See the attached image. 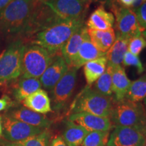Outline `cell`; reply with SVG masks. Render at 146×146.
<instances>
[{
	"instance_id": "cell-41",
	"label": "cell",
	"mask_w": 146,
	"mask_h": 146,
	"mask_svg": "<svg viewBox=\"0 0 146 146\" xmlns=\"http://www.w3.org/2000/svg\"><path fill=\"white\" fill-rule=\"evenodd\" d=\"M142 34H143V36L146 39V30L144 31L143 32V33H142Z\"/></svg>"
},
{
	"instance_id": "cell-33",
	"label": "cell",
	"mask_w": 146,
	"mask_h": 146,
	"mask_svg": "<svg viewBox=\"0 0 146 146\" xmlns=\"http://www.w3.org/2000/svg\"><path fill=\"white\" fill-rule=\"evenodd\" d=\"M118 4L127 8H133L137 0H116Z\"/></svg>"
},
{
	"instance_id": "cell-18",
	"label": "cell",
	"mask_w": 146,
	"mask_h": 146,
	"mask_svg": "<svg viewBox=\"0 0 146 146\" xmlns=\"http://www.w3.org/2000/svg\"><path fill=\"white\" fill-rule=\"evenodd\" d=\"M22 102L27 108L36 113L45 114L52 112L51 100L47 91L43 89L36 91Z\"/></svg>"
},
{
	"instance_id": "cell-2",
	"label": "cell",
	"mask_w": 146,
	"mask_h": 146,
	"mask_svg": "<svg viewBox=\"0 0 146 146\" xmlns=\"http://www.w3.org/2000/svg\"><path fill=\"white\" fill-rule=\"evenodd\" d=\"M39 0H12L0 10V33L23 35Z\"/></svg>"
},
{
	"instance_id": "cell-43",
	"label": "cell",
	"mask_w": 146,
	"mask_h": 146,
	"mask_svg": "<svg viewBox=\"0 0 146 146\" xmlns=\"http://www.w3.org/2000/svg\"><path fill=\"white\" fill-rule=\"evenodd\" d=\"M144 104H145V107H146V98L144 99Z\"/></svg>"
},
{
	"instance_id": "cell-24",
	"label": "cell",
	"mask_w": 146,
	"mask_h": 146,
	"mask_svg": "<svg viewBox=\"0 0 146 146\" xmlns=\"http://www.w3.org/2000/svg\"><path fill=\"white\" fill-rule=\"evenodd\" d=\"M89 132L81 126L67 120L62 138L68 146H81Z\"/></svg>"
},
{
	"instance_id": "cell-36",
	"label": "cell",
	"mask_w": 146,
	"mask_h": 146,
	"mask_svg": "<svg viewBox=\"0 0 146 146\" xmlns=\"http://www.w3.org/2000/svg\"><path fill=\"white\" fill-rule=\"evenodd\" d=\"M12 0H0V10L7 6Z\"/></svg>"
},
{
	"instance_id": "cell-29",
	"label": "cell",
	"mask_w": 146,
	"mask_h": 146,
	"mask_svg": "<svg viewBox=\"0 0 146 146\" xmlns=\"http://www.w3.org/2000/svg\"><path fill=\"white\" fill-rule=\"evenodd\" d=\"M146 47V39L142 35H139L129 39L128 45V52L138 56Z\"/></svg>"
},
{
	"instance_id": "cell-3",
	"label": "cell",
	"mask_w": 146,
	"mask_h": 146,
	"mask_svg": "<svg viewBox=\"0 0 146 146\" xmlns=\"http://www.w3.org/2000/svg\"><path fill=\"white\" fill-rule=\"evenodd\" d=\"M110 118L115 127L136 128L146 136L145 108L141 102H133L126 98L114 101Z\"/></svg>"
},
{
	"instance_id": "cell-20",
	"label": "cell",
	"mask_w": 146,
	"mask_h": 146,
	"mask_svg": "<svg viewBox=\"0 0 146 146\" xmlns=\"http://www.w3.org/2000/svg\"><path fill=\"white\" fill-rule=\"evenodd\" d=\"M129 41V39L116 34V39L106 54L108 65L114 67L123 63L125 55L128 50Z\"/></svg>"
},
{
	"instance_id": "cell-11",
	"label": "cell",
	"mask_w": 146,
	"mask_h": 146,
	"mask_svg": "<svg viewBox=\"0 0 146 146\" xmlns=\"http://www.w3.org/2000/svg\"><path fill=\"white\" fill-rule=\"evenodd\" d=\"M146 136L136 128L116 127L107 146H145Z\"/></svg>"
},
{
	"instance_id": "cell-25",
	"label": "cell",
	"mask_w": 146,
	"mask_h": 146,
	"mask_svg": "<svg viewBox=\"0 0 146 146\" xmlns=\"http://www.w3.org/2000/svg\"><path fill=\"white\" fill-rule=\"evenodd\" d=\"M146 98V74L131 83L126 99L135 102H141Z\"/></svg>"
},
{
	"instance_id": "cell-44",
	"label": "cell",
	"mask_w": 146,
	"mask_h": 146,
	"mask_svg": "<svg viewBox=\"0 0 146 146\" xmlns=\"http://www.w3.org/2000/svg\"><path fill=\"white\" fill-rule=\"evenodd\" d=\"M39 1H42V2H43V1H49V0H39Z\"/></svg>"
},
{
	"instance_id": "cell-28",
	"label": "cell",
	"mask_w": 146,
	"mask_h": 146,
	"mask_svg": "<svg viewBox=\"0 0 146 146\" xmlns=\"http://www.w3.org/2000/svg\"><path fill=\"white\" fill-rule=\"evenodd\" d=\"M109 137V131L89 132L81 146H107Z\"/></svg>"
},
{
	"instance_id": "cell-14",
	"label": "cell",
	"mask_w": 146,
	"mask_h": 146,
	"mask_svg": "<svg viewBox=\"0 0 146 146\" xmlns=\"http://www.w3.org/2000/svg\"><path fill=\"white\" fill-rule=\"evenodd\" d=\"M5 114L33 127L48 129L52 125V121L44 114L36 113L27 108L20 107L12 109Z\"/></svg>"
},
{
	"instance_id": "cell-22",
	"label": "cell",
	"mask_w": 146,
	"mask_h": 146,
	"mask_svg": "<svg viewBox=\"0 0 146 146\" xmlns=\"http://www.w3.org/2000/svg\"><path fill=\"white\" fill-rule=\"evenodd\" d=\"M87 32L93 44L100 52L105 54H106L116 39V33L113 28L104 31L87 29Z\"/></svg>"
},
{
	"instance_id": "cell-42",
	"label": "cell",
	"mask_w": 146,
	"mask_h": 146,
	"mask_svg": "<svg viewBox=\"0 0 146 146\" xmlns=\"http://www.w3.org/2000/svg\"><path fill=\"white\" fill-rule=\"evenodd\" d=\"M145 133H146V107H145Z\"/></svg>"
},
{
	"instance_id": "cell-26",
	"label": "cell",
	"mask_w": 146,
	"mask_h": 146,
	"mask_svg": "<svg viewBox=\"0 0 146 146\" xmlns=\"http://www.w3.org/2000/svg\"><path fill=\"white\" fill-rule=\"evenodd\" d=\"M112 67L107 64L104 73L95 83L94 90L104 96L112 97Z\"/></svg>"
},
{
	"instance_id": "cell-8",
	"label": "cell",
	"mask_w": 146,
	"mask_h": 146,
	"mask_svg": "<svg viewBox=\"0 0 146 146\" xmlns=\"http://www.w3.org/2000/svg\"><path fill=\"white\" fill-rule=\"evenodd\" d=\"M78 69L68 68L67 72L51 90V105L54 112L60 114L66 108L76 85Z\"/></svg>"
},
{
	"instance_id": "cell-35",
	"label": "cell",
	"mask_w": 146,
	"mask_h": 146,
	"mask_svg": "<svg viewBox=\"0 0 146 146\" xmlns=\"http://www.w3.org/2000/svg\"><path fill=\"white\" fill-rule=\"evenodd\" d=\"M115 0H91V1H94V2H99L102 4L108 5L110 7L112 3L114 2Z\"/></svg>"
},
{
	"instance_id": "cell-10",
	"label": "cell",
	"mask_w": 146,
	"mask_h": 146,
	"mask_svg": "<svg viewBox=\"0 0 146 146\" xmlns=\"http://www.w3.org/2000/svg\"><path fill=\"white\" fill-rule=\"evenodd\" d=\"M3 133L2 135L5 139L10 142L24 141L30 137L39 134L45 129L33 127L19 121L4 114L2 118Z\"/></svg>"
},
{
	"instance_id": "cell-39",
	"label": "cell",
	"mask_w": 146,
	"mask_h": 146,
	"mask_svg": "<svg viewBox=\"0 0 146 146\" xmlns=\"http://www.w3.org/2000/svg\"><path fill=\"white\" fill-rule=\"evenodd\" d=\"M3 133V127H2V120L1 118L0 117V136L2 135Z\"/></svg>"
},
{
	"instance_id": "cell-13",
	"label": "cell",
	"mask_w": 146,
	"mask_h": 146,
	"mask_svg": "<svg viewBox=\"0 0 146 146\" xmlns=\"http://www.w3.org/2000/svg\"><path fill=\"white\" fill-rule=\"evenodd\" d=\"M68 69V65L66 64L62 55H56L52 63L47 67L39 78L41 86L47 90L51 91L64 75Z\"/></svg>"
},
{
	"instance_id": "cell-38",
	"label": "cell",
	"mask_w": 146,
	"mask_h": 146,
	"mask_svg": "<svg viewBox=\"0 0 146 146\" xmlns=\"http://www.w3.org/2000/svg\"><path fill=\"white\" fill-rule=\"evenodd\" d=\"M2 146H18L16 143H14V142H5V143H3Z\"/></svg>"
},
{
	"instance_id": "cell-37",
	"label": "cell",
	"mask_w": 146,
	"mask_h": 146,
	"mask_svg": "<svg viewBox=\"0 0 146 146\" xmlns=\"http://www.w3.org/2000/svg\"><path fill=\"white\" fill-rule=\"evenodd\" d=\"M146 3V0H137L135 4L134 5V6H133L132 10H135V9L139 8L140 5H141L142 4H143V3Z\"/></svg>"
},
{
	"instance_id": "cell-34",
	"label": "cell",
	"mask_w": 146,
	"mask_h": 146,
	"mask_svg": "<svg viewBox=\"0 0 146 146\" xmlns=\"http://www.w3.org/2000/svg\"><path fill=\"white\" fill-rule=\"evenodd\" d=\"M50 146H68L64 141L62 137L58 136L55 137L51 142Z\"/></svg>"
},
{
	"instance_id": "cell-6",
	"label": "cell",
	"mask_w": 146,
	"mask_h": 146,
	"mask_svg": "<svg viewBox=\"0 0 146 146\" xmlns=\"http://www.w3.org/2000/svg\"><path fill=\"white\" fill-rule=\"evenodd\" d=\"M25 42L18 39L11 43L0 55V85L16 81L22 74V55Z\"/></svg>"
},
{
	"instance_id": "cell-15",
	"label": "cell",
	"mask_w": 146,
	"mask_h": 146,
	"mask_svg": "<svg viewBox=\"0 0 146 146\" xmlns=\"http://www.w3.org/2000/svg\"><path fill=\"white\" fill-rule=\"evenodd\" d=\"M105 53L100 52L91 41L88 32H87L84 36L83 43L80 47L78 54L73 61L71 67L79 69L87 62L97 58L106 56Z\"/></svg>"
},
{
	"instance_id": "cell-32",
	"label": "cell",
	"mask_w": 146,
	"mask_h": 146,
	"mask_svg": "<svg viewBox=\"0 0 146 146\" xmlns=\"http://www.w3.org/2000/svg\"><path fill=\"white\" fill-rule=\"evenodd\" d=\"M10 104L11 101L8 96H4L0 99V112L8 108L10 106Z\"/></svg>"
},
{
	"instance_id": "cell-16",
	"label": "cell",
	"mask_w": 146,
	"mask_h": 146,
	"mask_svg": "<svg viewBox=\"0 0 146 146\" xmlns=\"http://www.w3.org/2000/svg\"><path fill=\"white\" fill-rule=\"evenodd\" d=\"M87 32V28L86 26L81 27L69 38V39L62 48L61 55L65 60L66 64L68 65V68L72 66Z\"/></svg>"
},
{
	"instance_id": "cell-30",
	"label": "cell",
	"mask_w": 146,
	"mask_h": 146,
	"mask_svg": "<svg viewBox=\"0 0 146 146\" xmlns=\"http://www.w3.org/2000/svg\"><path fill=\"white\" fill-rule=\"evenodd\" d=\"M123 64L125 67L126 66H134L137 70L138 74H142L144 71L143 66L142 64L141 60L138 56L131 54V52H126L124 57Z\"/></svg>"
},
{
	"instance_id": "cell-5",
	"label": "cell",
	"mask_w": 146,
	"mask_h": 146,
	"mask_svg": "<svg viewBox=\"0 0 146 146\" xmlns=\"http://www.w3.org/2000/svg\"><path fill=\"white\" fill-rule=\"evenodd\" d=\"M54 55L39 45L25 44L22 55V74L21 76L39 78L54 61Z\"/></svg>"
},
{
	"instance_id": "cell-23",
	"label": "cell",
	"mask_w": 146,
	"mask_h": 146,
	"mask_svg": "<svg viewBox=\"0 0 146 146\" xmlns=\"http://www.w3.org/2000/svg\"><path fill=\"white\" fill-rule=\"evenodd\" d=\"M108 60L106 56L97 58L84 65V75L88 85L95 83L106 69Z\"/></svg>"
},
{
	"instance_id": "cell-4",
	"label": "cell",
	"mask_w": 146,
	"mask_h": 146,
	"mask_svg": "<svg viewBox=\"0 0 146 146\" xmlns=\"http://www.w3.org/2000/svg\"><path fill=\"white\" fill-rule=\"evenodd\" d=\"M114 99L104 96L87 85L73 102L70 113H88L102 117H110Z\"/></svg>"
},
{
	"instance_id": "cell-7",
	"label": "cell",
	"mask_w": 146,
	"mask_h": 146,
	"mask_svg": "<svg viewBox=\"0 0 146 146\" xmlns=\"http://www.w3.org/2000/svg\"><path fill=\"white\" fill-rule=\"evenodd\" d=\"M110 7L115 16L116 34L128 39L141 35L143 31L140 27L134 10L122 6L116 0Z\"/></svg>"
},
{
	"instance_id": "cell-40",
	"label": "cell",
	"mask_w": 146,
	"mask_h": 146,
	"mask_svg": "<svg viewBox=\"0 0 146 146\" xmlns=\"http://www.w3.org/2000/svg\"><path fill=\"white\" fill-rule=\"evenodd\" d=\"M81 1H85V2H87V3H90L91 1V0H81Z\"/></svg>"
},
{
	"instance_id": "cell-21",
	"label": "cell",
	"mask_w": 146,
	"mask_h": 146,
	"mask_svg": "<svg viewBox=\"0 0 146 146\" xmlns=\"http://www.w3.org/2000/svg\"><path fill=\"white\" fill-rule=\"evenodd\" d=\"M41 83L39 78H26L21 76L14 87L13 95L18 102H23L27 97L39 90Z\"/></svg>"
},
{
	"instance_id": "cell-19",
	"label": "cell",
	"mask_w": 146,
	"mask_h": 146,
	"mask_svg": "<svg viewBox=\"0 0 146 146\" xmlns=\"http://www.w3.org/2000/svg\"><path fill=\"white\" fill-rule=\"evenodd\" d=\"M131 83L123 66L119 65L112 67V89L114 94V101L125 99Z\"/></svg>"
},
{
	"instance_id": "cell-12",
	"label": "cell",
	"mask_w": 146,
	"mask_h": 146,
	"mask_svg": "<svg viewBox=\"0 0 146 146\" xmlns=\"http://www.w3.org/2000/svg\"><path fill=\"white\" fill-rule=\"evenodd\" d=\"M68 120L82 127L88 132L110 131L114 125L108 118L96 116L88 113H74L68 116Z\"/></svg>"
},
{
	"instance_id": "cell-17",
	"label": "cell",
	"mask_w": 146,
	"mask_h": 146,
	"mask_svg": "<svg viewBox=\"0 0 146 146\" xmlns=\"http://www.w3.org/2000/svg\"><path fill=\"white\" fill-rule=\"evenodd\" d=\"M115 22L114 16L112 12H108L103 5L96 9L87 20L86 27L91 30L104 31L112 28Z\"/></svg>"
},
{
	"instance_id": "cell-1",
	"label": "cell",
	"mask_w": 146,
	"mask_h": 146,
	"mask_svg": "<svg viewBox=\"0 0 146 146\" xmlns=\"http://www.w3.org/2000/svg\"><path fill=\"white\" fill-rule=\"evenodd\" d=\"M84 19L63 20L38 32L29 39L54 55L61 54V50L69 38L84 26Z\"/></svg>"
},
{
	"instance_id": "cell-9",
	"label": "cell",
	"mask_w": 146,
	"mask_h": 146,
	"mask_svg": "<svg viewBox=\"0 0 146 146\" xmlns=\"http://www.w3.org/2000/svg\"><path fill=\"white\" fill-rule=\"evenodd\" d=\"M43 3L62 20L85 18L90 4L81 0H49Z\"/></svg>"
},
{
	"instance_id": "cell-31",
	"label": "cell",
	"mask_w": 146,
	"mask_h": 146,
	"mask_svg": "<svg viewBox=\"0 0 146 146\" xmlns=\"http://www.w3.org/2000/svg\"><path fill=\"white\" fill-rule=\"evenodd\" d=\"M134 11L136 14L140 27L143 32L146 30V3L140 5Z\"/></svg>"
},
{
	"instance_id": "cell-27",
	"label": "cell",
	"mask_w": 146,
	"mask_h": 146,
	"mask_svg": "<svg viewBox=\"0 0 146 146\" xmlns=\"http://www.w3.org/2000/svg\"><path fill=\"white\" fill-rule=\"evenodd\" d=\"M16 144L18 146H50L51 133L48 129H45L39 134L17 142Z\"/></svg>"
}]
</instances>
